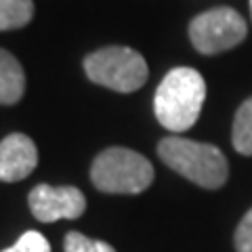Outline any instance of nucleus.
<instances>
[{
	"label": "nucleus",
	"instance_id": "1",
	"mask_svg": "<svg viewBox=\"0 0 252 252\" xmlns=\"http://www.w3.org/2000/svg\"><path fill=\"white\" fill-rule=\"evenodd\" d=\"M204 99H206V82L202 74L191 67H175L158 86L154 112L164 128L183 132L198 122Z\"/></svg>",
	"mask_w": 252,
	"mask_h": 252
},
{
	"label": "nucleus",
	"instance_id": "2",
	"mask_svg": "<svg viewBox=\"0 0 252 252\" xmlns=\"http://www.w3.org/2000/svg\"><path fill=\"white\" fill-rule=\"evenodd\" d=\"M158 156L181 177L204 189H219L229 177L227 158L217 145L183 137H166L158 143Z\"/></svg>",
	"mask_w": 252,
	"mask_h": 252
},
{
	"label": "nucleus",
	"instance_id": "3",
	"mask_svg": "<svg viewBox=\"0 0 252 252\" xmlns=\"http://www.w3.org/2000/svg\"><path fill=\"white\" fill-rule=\"evenodd\" d=\"M91 181L103 193H143L154 181V166L128 147H107L93 160Z\"/></svg>",
	"mask_w": 252,
	"mask_h": 252
},
{
	"label": "nucleus",
	"instance_id": "4",
	"mask_svg": "<svg viewBox=\"0 0 252 252\" xmlns=\"http://www.w3.org/2000/svg\"><path fill=\"white\" fill-rule=\"evenodd\" d=\"M84 72L91 82L116 93H135L149 76L143 55L128 46H105L86 55Z\"/></svg>",
	"mask_w": 252,
	"mask_h": 252
},
{
	"label": "nucleus",
	"instance_id": "5",
	"mask_svg": "<svg viewBox=\"0 0 252 252\" xmlns=\"http://www.w3.org/2000/svg\"><path fill=\"white\" fill-rule=\"evenodd\" d=\"M248 34L246 21L242 15L229 9V6H219L206 13H200L198 17L189 23V38L195 51L202 55H217L238 46Z\"/></svg>",
	"mask_w": 252,
	"mask_h": 252
},
{
	"label": "nucleus",
	"instance_id": "6",
	"mask_svg": "<svg viewBox=\"0 0 252 252\" xmlns=\"http://www.w3.org/2000/svg\"><path fill=\"white\" fill-rule=\"evenodd\" d=\"M30 210L40 223H55L59 219H78L86 210V198L78 187L36 185L28 195Z\"/></svg>",
	"mask_w": 252,
	"mask_h": 252
},
{
	"label": "nucleus",
	"instance_id": "7",
	"mask_svg": "<svg viewBox=\"0 0 252 252\" xmlns=\"http://www.w3.org/2000/svg\"><path fill=\"white\" fill-rule=\"evenodd\" d=\"M38 164L36 143L28 135L13 132L0 141V181L17 183L30 177Z\"/></svg>",
	"mask_w": 252,
	"mask_h": 252
},
{
	"label": "nucleus",
	"instance_id": "8",
	"mask_svg": "<svg viewBox=\"0 0 252 252\" xmlns=\"http://www.w3.org/2000/svg\"><path fill=\"white\" fill-rule=\"evenodd\" d=\"M26 91V74L15 55L0 49V103L15 105Z\"/></svg>",
	"mask_w": 252,
	"mask_h": 252
},
{
	"label": "nucleus",
	"instance_id": "9",
	"mask_svg": "<svg viewBox=\"0 0 252 252\" xmlns=\"http://www.w3.org/2000/svg\"><path fill=\"white\" fill-rule=\"evenodd\" d=\"M231 141L235 152L242 156H252V97L246 99L235 112Z\"/></svg>",
	"mask_w": 252,
	"mask_h": 252
},
{
	"label": "nucleus",
	"instance_id": "10",
	"mask_svg": "<svg viewBox=\"0 0 252 252\" xmlns=\"http://www.w3.org/2000/svg\"><path fill=\"white\" fill-rule=\"evenodd\" d=\"M34 17L32 0H0V32L28 26Z\"/></svg>",
	"mask_w": 252,
	"mask_h": 252
},
{
	"label": "nucleus",
	"instance_id": "11",
	"mask_svg": "<svg viewBox=\"0 0 252 252\" xmlns=\"http://www.w3.org/2000/svg\"><path fill=\"white\" fill-rule=\"evenodd\" d=\"M63 250L65 252H116L114 246L101 240H91L80 231H69L63 242Z\"/></svg>",
	"mask_w": 252,
	"mask_h": 252
},
{
	"label": "nucleus",
	"instance_id": "12",
	"mask_svg": "<svg viewBox=\"0 0 252 252\" xmlns=\"http://www.w3.org/2000/svg\"><path fill=\"white\" fill-rule=\"evenodd\" d=\"M2 252H51L49 240L38 231H26L17 240V244H13L11 248H6Z\"/></svg>",
	"mask_w": 252,
	"mask_h": 252
},
{
	"label": "nucleus",
	"instance_id": "13",
	"mask_svg": "<svg viewBox=\"0 0 252 252\" xmlns=\"http://www.w3.org/2000/svg\"><path fill=\"white\" fill-rule=\"evenodd\" d=\"M233 244L238 252H252V208L240 220L235 235H233Z\"/></svg>",
	"mask_w": 252,
	"mask_h": 252
},
{
	"label": "nucleus",
	"instance_id": "14",
	"mask_svg": "<svg viewBox=\"0 0 252 252\" xmlns=\"http://www.w3.org/2000/svg\"><path fill=\"white\" fill-rule=\"evenodd\" d=\"M250 15H252V0H250Z\"/></svg>",
	"mask_w": 252,
	"mask_h": 252
}]
</instances>
